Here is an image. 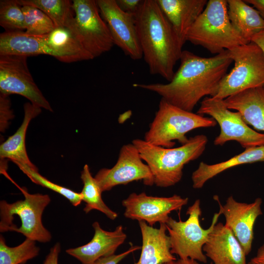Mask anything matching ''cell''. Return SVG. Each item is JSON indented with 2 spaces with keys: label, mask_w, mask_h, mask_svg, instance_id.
<instances>
[{
  "label": "cell",
  "mask_w": 264,
  "mask_h": 264,
  "mask_svg": "<svg viewBox=\"0 0 264 264\" xmlns=\"http://www.w3.org/2000/svg\"><path fill=\"white\" fill-rule=\"evenodd\" d=\"M180 65L167 84H137L135 88L154 92L180 109L192 111L203 97H214L233 60L228 50L211 57L183 50Z\"/></svg>",
  "instance_id": "cell-1"
},
{
  "label": "cell",
  "mask_w": 264,
  "mask_h": 264,
  "mask_svg": "<svg viewBox=\"0 0 264 264\" xmlns=\"http://www.w3.org/2000/svg\"><path fill=\"white\" fill-rule=\"evenodd\" d=\"M143 57L152 74L170 82L182 46L156 0H142L134 14Z\"/></svg>",
  "instance_id": "cell-2"
},
{
  "label": "cell",
  "mask_w": 264,
  "mask_h": 264,
  "mask_svg": "<svg viewBox=\"0 0 264 264\" xmlns=\"http://www.w3.org/2000/svg\"><path fill=\"white\" fill-rule=\"evenodd\" d=\"M44 54L65 63L93 59L68 27H56L43 35H29L24 32H4L0 34V55L27 57Z\"/></svg>",
  "instance_id": "cell-3"
},
{
  "label": "cell",
  "mask_w": 264,
  "mask_h": 264,
  "mask_svg": "<svg viewBox=\"0 0 264 264\" xmlns=\"http://www.w3.org/2000/svg\"><path fill=\"white\" fill-rule=\"evenodd\" d=\"M132 143L150 168L154 184L166 188L181 180L184 166L201 155L206 149L208 138L204 134L197 135L176 148L155 146L141 139H133Z\"/></svg>",
  "instance_id": "cell-4"
},
{
  "label": "cell",
  "mask_w": 264,
  "mask_h": 264,
  "mask_svg": "<svg viewBox=\"0 0 264 264\" xmlns=\"http://www.w3.org/2000/svg\"><path fill=\"white\" fill-rule=\"evenodd\" d=\"M186 40L216 55L248 44L231 24L226 0L208 1L188 32Z\"/></svg>",
  "instance_id": "cell-5"
},
{
  "label": "cell",
  "mask_w": 264,
  "mask_h": 264,
  "mask_svg": "<svg viewBox=\"0 0 264 264\" xmlns=\"http://www.w3.org/2000/svg\"><path fill=\"white\" fill-rule=\"evenodd\" d=\"M15 184L24 198L13 203L0 201V232L15 231L35 242H50L51 233L42 222L43 213L51 201L50 197L47 194L29 193L25 187Z\"/></svg>",
  "instance_id": "cell-6"
},
{
  "label": "cell",
  "mask_w": 264,
  "mask_h": 264,
  "mask_svg": "<svg viewBox=\"0 0 264 264\" xmlns=\"http://www.w3.org/2000/svg\"><path fill=\"white\" fill-rule=\"evenodd\" d=\"M217 123L212 117L185 110L161 98L144 140L155 146L173 148L175 140L182 145L187 143L189 138L186 134L190 131L214 127Z\"/></svg>",
  "instance_id": "cell-7"
},
{
  "label": "cell",
  "mask_w": 264,
  "mask_h": 264,
  "mask_svg": "<svg viewBox=\"0 0 264 264\" xmlns=\"http://www.w3.org/2000/svg\"><path fill=\"white\" fill-rule=\"evenodd\" d=\"M186 214L188 218L185 221L180 219L177 221L170 217L165 223L170 241L171 251L179 259H190L206 263L207 258L203 251V247L221 214L220 212L215 213L209 227L203 228L200 223L201 209L199 199L189 207Z\"/></svg>",
  "instance_id": "cell-8"
},
{
  "label": "cell",
  "mask_w": 264,
  "mask_h": 264,
  "mask_svg": "<svg viewBox=\"0 0 264 264\" xmlns=\"http://www.w3.org/2000/svg\"><path fill=\"white\" fill-rule=\"evenodd\" d=\"M228 50L234 66L213 97L224 100L248 89L264 87V55L260 48L251 42Z\"/></svg>",
  "instance_id": "cell-9"
},
{
  "label": "cell",
  "mask_w": 264,
  "mask_h": 264,
  "mask_svg": "<svg viewBox=\"0 0 264 264\" xmlns=\"http://www.w3.org/2000/svg\"><path fill=\"white\" fill-rule=\"evenodd\" d=\"M74 16L67 27L93 58L110 51L114 43L96 0H73Z\"/></svg>",
  "instance_id": "cell-10"
},
{
  "label": "cell",
  "mask_w": 264,
  "mask_h": 264,
  "mask_svg": "<svg viewBox=\"0 0 264 264\" xmlns=\"http://www.w3.org/2000/svg\"><path fill=\"white\" fill-rule=\"evenodd\" d=\"M213 118L220 128L214 144L222 146L230 141H235L245 149L264 146V133L255 131L243 121L241 113L232 111L225 105L223 100L206 97L200 103L197 112Z\"/></svg>",
  "instance_id": "cell-11"
},
{
  "label": "cell",
  "mask_w": 264,
  "mask_h": 264,
  "mask_svg": "<svg viewBox=\"0 0 264 264\" xmlns=\"http://www.w3.org/2000/svg\"><path fill=\"white\" fill-rule=\"evenodd\" d=\"M27 57L17 55H0V93L17 94L30 103L50 111L53 110L35 83L27 63Z\"/></svg>",
  "instance_id": "cell-12"
},
{
  "label": "cell",
  "mask_w": 264,
  "mask_h": 264,
  "mask_svg": "<svg viewBox=\"0 0 264 264\" xmlns=\"http://www.w3.org/2000/svg\"><path fill=\"white\" fill-rule=\"evenodd\" d=\"M94 178L102 192L134 181L142 180L147 186L154 184L150 168L132 143L121 148L117 162L112 168L101 169Z\"/></svg>",
  "instance_id": "cell-13"
},
{
  "label": "cell",
  "mask_w": 264,
  "mask_h": 264,
  "mask_svg": "<svg viewBox=\"0 0 264 264\" xmlns=\"http://www.w3.org/2000/svg\"><path fill=\"white\" fill-rule=\"evenodd\" d=\"M96 2L114 44L132 60L142 58L143 54L134 15L123 11L115 0H97Z\"/></svg>",
  "instance_id": "cell-14"
},
{
  "label": "cell",
  "mask_w": 264,
  "mask_h": 264,
  "mask_svg": "<svg viewBox=\"0 0 264 264\" xmlns=\"http://www.w3.org/2000/svg\"><path fill=\"white\" fill-rule=\"evenodd\" d=\"M188 202V198L177 195L160 197L149 196L142 192L131 194L123 200L122 204L125 208V218L144 221L153 226L157 222L165 224L172 212L180 211Z\"/></svg>",
  "instance_id": "cell-15"
},
{
  "label": "cell",
  "mask_w": 264,
  "mask_h": 264,
  "mask_svg": "<svg viewBox=\"0 0 264 264\" xmlns=\"http://www.w3.org/2000/svg\"><path fill=\"white\" fill-rule=\"evenodd\" d=\"M214 198L219 204V212L225 218L224 225L231 230L248 255L252 249L256 220L263 214L262 199L258 198L251 203H245L237 201L230 196L222 205L218 198L215 196Z\"/></svg>",
  "instance_id": "cell-16"
},
{
  "label": "cell",
  "mask_w": 264,
  "mask_h": 264,
  "mask_svg": "<svg viewBox=\"0 0 264 264\" xmlns=\"http://www.w3.org/2000/svg\"><path fill=\"white\" fill-rule=\"evenodd\" d=\"M94 236L88 243L66 250L69 255L75 258L82 264H92L98 259L115 254L118 247L127 238L122 225L112 231L103 229L97 221L92 224Z\"/></svg>",
  "instance_id": "cell-17"
},
{
  "label": "cell",
  "mask_w": 264,
  "mask_h": 264,
  "mask_svg": "<svg viewBox=\"0 0 264 264\" xmlns=\"http://www.w3.org/2000/svg\"><path fill=\"white\" fill-rule=\"evenodd\" d=\"M203 251L213 264H247L241 244L231 230L221 222L214 225Z\"/></svg>",
  "instance_id": "cell-18"
},
{
  "label": "cell",
  "mask_w": 264,
  "mask_h": 264,
  "mask_svg": "<svg viewBox=\"0 0 264 264\" xmlns=\"http://www.w3.org/2000/svg\"><path fill=\"white\" fill-rule=\"evenodd\" d=\"M183 47L188 32L204 9L207 0H156Z\"/></svg>",
  "instance_id": "cell-19"
},
{
  "label": "cell",
  "mask_w": 264,
  "mask_h": 264,
  "mask_svg": "<svg viewBox=\"0 0 264 264\" xmlns=\"http://www.w3.org/2000/svg\"><path fill=\"white\" fill-rule=\"evenodd\" d=\"M142 235L140 257L134 264H164L176 258L171 251L169 237L165 223L154 228L144 221H138Z\"/></svg>",
  "instance_id": "cell-20"
},
{
  "label": "cell",
  "mask_w": 264,
  "mask_h": 264,
  "mask_svg": "<svg viewBox=\"0 0 264 264\" xmlns=\"http://www.w3.org/2000/svg\"><path fill=\"white\" fill-rule=\"evenodd\" d=\"M223 101L229 109L240 112L246 124L264 132V87L243 90Z\"/></svg>",
  "instance_id": "cell-21"
},
{
  "label": "cell",
  "mask_w": 264,
  "mask_h": 264,
  "mask_svg": "<svg viewBox=\"0 0 264 264\" xmlns=\"http://www.w3.org/2000/svg\"><path fill=\"white\" fill-rule=\"evenodd\" d=\"M41 109L31 103H26L24 105V116L21 125L14 134L0 145V159H9L18 167L26 165L38 169L28 156L25 137L30 121L41 112Z\"/></svg>",
  "instance_id": "cell-22"
},
{
  "label": "cell",
  "mask_w": 264,
  "mask_h": 264,
  "mask_svg": "<svg viewBox=\"0 0 264 264\" xmlns=\"http://www.w3.org/2000/svg\"><path fill=\"white\" fill-rule=\"evenodd\" d=\"M257 162H264V146L246 149L230 159L218 163L209 164L201 162L192 174L193 187L200 189L209 180L229 169Z\"/></svg>",
  "instance_id": "cell-23"
},
{
  "label": "cell",
  "mask_w": 264,
  "mask_h": 264,
  "mask_svg": "<svg viewBox=\"0 0 264 264\" xmlns=\"http://www.w3.org/2000/svg\"><path fill=\"white\" fill-rule=\"evenodd\" d=\"M227 1L231 24L248 44L251 43L254 36L264 30V19L255 8L244 0Z\"/></svg>",
  "instance_id": "cell-24"
},
{
  "label": "cell",
  "mask_w": 264,
  "mask_h": 264,
  "mask_svg": "<svg viewBox=\"0 0 264 264\" xmlns=\"http://www.w3.org/2000/svg\"><path fill=\"white\" fill-rule=\"evenodd\" d=\"M83 187L80 192L82 200L86 203L84 211L88 213L97 210L104 214L109 219L114 220L118 217L117 213L110 209L102 199V192L94 177H93L88 165L86 164L81 172Z\"/></svg>",
  "instance_id": "cell-25"
},
{
  "label": "cell",
  "mask_w": 264,
  "mask_h": 264,
  "mask_svg": "<svg viewBox=\"0 0 264 264\" xmlns=\"http://www.w3.org/2000/svg\"><path fill=\"white\" fill-rule=\"evenodd\" d=\"M21 6L29 5L44 12L56 27H67L74 16L72 2L68 0H17Z\"/></svg>",
  "instance_id": "cell-26"
},
{
  "label": "cell",
  "mask_w": 264,
  "mask_h": 264,
  "mask_svg": "<svg viewBox=\"0 0 264 264\" xmlns=\"http://www.w3.org/2000/svg\"><path fill=\"white\" fill-rule=\"evenodd\" d=\"M35 241L26 238L20 244L8 246L4 237L0 236V264H25L38 255L40 248Z\"/></svg>",
  "instance_id": "cell-27"
},
{
  "label": "cell",
  "mask_w": 264,
  "mask_h": 264,
  "mask_svg": "<svg viewBox=\"0 0 264 264\" xmlns=\"http://www.w3.org/2000/svg\"><path fill=\"white\" fill-rule=\"evenodd\" d=\"M0 25L5 32H24V16L17 0H0Z\"/></svg>",
  "instance_id": "cell-28"
},
{
  "label": "cell",
  "mask_w": 264,
  "mask_h": 264,
  "mask_svg": "<svg viewBox=\"0 0 264 264\" xmlns=\"http://www.w3.org/2000/svg\"><path fill=\"white\" fill-rule=\"evenodd\" d=\"M25 30L29 35H43L52 31L55 27L51 19L40 9L29 5H22Z\"/></svg>",
  "instance_id": "cell-29"
},
{
  "label": "cell",
  "mask_w": 264,
  "mask_h": 264,
  "mask_svg": "<svg viewBox=\"0 0 264 264\" xmlns=\"http://www.w3.org/2000/svg\"><path fill=\"white\" fill-rule=\"evenodd\" d=\"M19 168L33 182L60 194L68 199L73 206L79 205L83 201L80 193L74 192L70 189L51 182L40 175L38 169L26 165L20 166Z\"/></svg>",
  "instance_id": "cell-30"
},
{
  "label": "cell",
  "mask_w": 264,
  "mask_h": 264,
  "mask_svg": "<svg viewBox=\"0 0 264 264\" xmlns=\"http://www.w3.org/2000/svg\"><path fill=\"white\" fill-rule=\"evenodd\" d=\"M141 248L138 245L132 246L126 251L119 254H114L111 256L102 257L92 264H118L123 259L130 254Z\"/></svg>",
  "instance_id": "cell-31"
},
{
  "label": "cell",
  "mask_w": 264,
  "mask_h": 264,
  "mask_svg": "<svg viewBox=\"0 0 264 264\" xmlns=\"http://www.w3.org/2000/svg\"><path fill=\"white\" fill-rule=\"evenodd\" d=\"M118 7L123 11L134 15L137 11L142 0H115Z\"/></svg>",
  "instance_id": "cell-32"
},
{
  "label": "cell",
  "mask_w": 264,
  "mask_h": 264,
  "mask_svg": "<svg viewBox=\"0 0 264 264\" xmlns=\"http://www.w3.org/2000/svg\"><path fill=\"white\" fill-rule=\"evenodd\" d=\"M60 251V243L57 242L50 249L43 264H58V257Z\"/></svg>",
  "instance_id": "cell-33"
},
{
  "label": "cell",
  "mask_w": 264,
  "mask_h": 264,
  "mask_svg": "<svg viewBox=\"0 0 264 264\" xmlns=\"http://www.w3.org/2000/svg\"><path fill=\"white\" fill-rule=\"evenodd\" d=\"M247 264H264V243L258 249L256 255Z\"/></svg>",
  "instance_id": "cell-34"
},
{
  "label": "cell",
  "mask_w": 264,
  "mask_h": 264,
  "mask_svg": "<svg viewBox=\"0 0 264 264\" xmlns=\"http://www.w3.org/2000/svg\"><path fill=\"white\" fill-rule=\"evenodd\" d=\"M247 3L250 4L264 19V0H245Z\"/></svg>",
  "instance_id": "cell-35"
},
{
  "label": "cell",
  "mask_w": 264,
  "mask_h": 264,
  "mask_svg": "<svg viewBox=\"0 0 264 264\" xmlns=\"http://www.w3.org/2000/svg\"><path fill=\"white\" fill-rule=\"evenodd\" d=\"M251 42L260 48L264 55V30L254 36Z\"/></svg>",
  "instance_id": "cell-36"
},
{
  "label": "cell",
  "mask_w": 264,
  "mask_h": 264,
  "mask_svg": "<svg viewBox=\"0 0 264 264\" xmlns=\"http://www.w3.org/2000/svg\"><path fill=\"white\" fill-rule=\"evenodd\" d=\"M164 264H199L198 262L190 259L175 260Z\"/></svg>",
  "instance_id": "cell-37"
},
{
  "label": "cell",
  "mask_w": 264,
  "mask_h": 264,
  "mask_svg": "<svg viewBox=\"0 0 264 264\" xmlns=\"http://www.w3.org/2000/svg\"><path fill=\"white\" fill-rule=\"evenodd\" d=\"M210 264H213V263L212 262H211Z\"/></svg>",
  "instance_id": "cell-38"
}]
</instances>
